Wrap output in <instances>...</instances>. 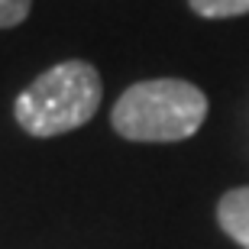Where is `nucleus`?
<instances>
[{"instance_id": "obj_1", "label": "nucleus", "mask_w": 249, "mask_h": 249, "mask_svg": "<svg viewBox=\"0 0 249 249\" xmlns=\"http://www.w3.org/2000/svg\"><path fill=\"white\" fill-rule=\"evenodd\" d=\"M207 117V97L197 84L181 78L139 81L113 104L110 123L133 142H178L201 129Z\"/></svg>"}, {"instance_id": "obj_4", "label": "nucleus", "mask_w": 249, "mask_h": 249, "mask_svg": "<svg viewBox=\"0 0 249 249\" xmlns=\"http://www.w3.org/2000/svg\"><path fill=\"white\" fill-rule=\"evenodd\" d=\"M197 17L207 19H227V17H243L249 13V0H188Z\"/></svg>"}, {"instance_id": "obj_3", "label": "nucleus", "mask_w": 249, "mask_h": 249, "mask_svg": "<svg viewBox=\"0 0 249 249\" xmlns=\"http://www.w3.org/2000/svg\"><path fill=\"white\" fill-rule=\"evenodd\" d=\"M217 223L223 227V233L233 243H240L243 249H249V185L233 188L220 197L217 204Z\"/></svg>"}, {"instance_id": "obj_5", "label": "nucleus", "mask_w": 249, "mask_h": 249, "mask_svg": "<svg viewBox=\"0 0 249 249\" xmlns=\"http://www.w3.org/2000/svg\"><path fill=\"white\" fill-rule=\"evenodd\" d=\"M29 7H33V0H0V29L19 26L29 17Z\"/></svg>"}, {"instance_id": "obj_2", "label": "nucleus", "mask_w": 249, "mask_h": 249, "mask_svg": "<svg viewBox=\"0 0 249 249\" xmlns=\"http://www.w3.org/2000/svg\"><path fill=\"white\" fill-rule=\"evenodd\" d=\"M104 97L97 68L88 62H58L42 71L13 104V117L29 136L49 139L84 126Z\"/></svg>"}]
</instances>
